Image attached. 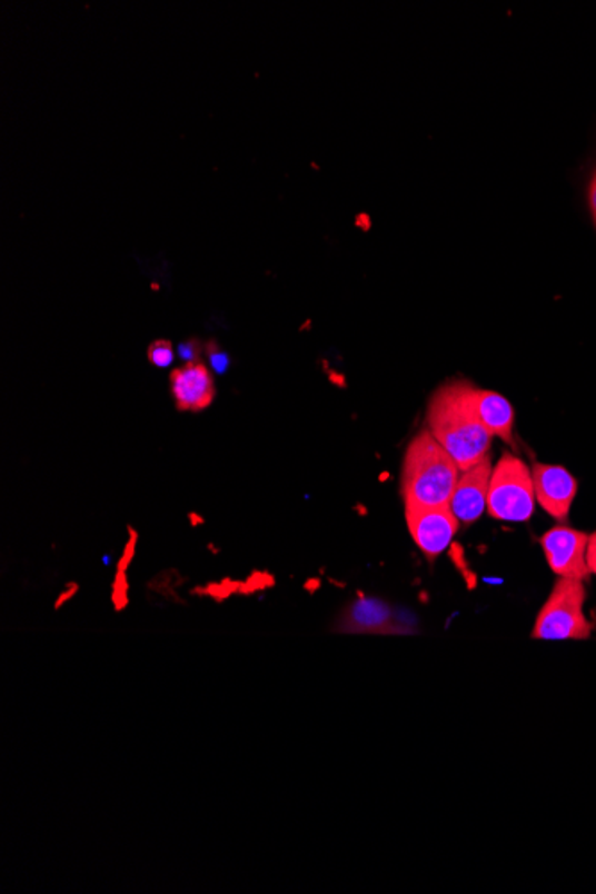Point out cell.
Here are the masks:
<instances>
[{
	"mask_svg": "<svg viewBox=\"0 0 596 894\" xmlns=\"http://www.w3.org/2000/svg\"><path fill=\"white\" fill-rule=\"evenodd\" d=\"M475 389L468 380H450L436 389L427 407V430L461 471L483 461L491 448L493 436L475 407Z\"/></svg>",
	"mask_w": 596,
	"mask_h": 894,
	"instance_id": "1",
	"label": "cell"
},
{
	"mask_svg": "<svg viewBox=\"0 0 596 894\" xmlns=\"http://www.w3.org/2000/svg\"><path fill=\"white\" fill-rule=\"evenodd\" d=\"M459 477L461 468L433 434L429 430L416 434L404 459L403 497L406 507L448 506Z\"/></svg>",
	"mask_w": 596,
	"mask_h": 894,
	"instance_id": "2",
	"label": "cell"
},
{
	"mask_svg": "<svg viewBox=\"0 0 596 894\" xmlns=\"http://www.w3.org/2000/svg\"><path fill=\"white\" fill-rule=\"evenodd\" d=\"M534 507L536 491L533 470L519 457L504 454L493 468L486 510L491 518L522 524L533 518Z\"/></svg>",
	"mask_w": 596,
	"mask_h": 894,
	"instance_id": "3",
	"label": "cell"
},
{
	"mask_svg": "<svg viewBox=\"0 0 596 894\" xmlns=\"http://www.w3.org/2000/svg\"><path fill=\"white\" fill-rule=\"evenodd\" d=\"M586 587L577 578L559 577L534 625L536 639H587L592 625L584 615Z\"/></svg>",
	"mask_w": 596,
	"mask_h": 894,
	"instance_id": "4",
	"label": "cell"
},
{
	"mask_svg": "<svg viewBox=\"0 0 596 894\" xmlns=\"http://www.w3.org/2000/svg\"><path fill=\"white\" fill-rule=\"evenodd\" d=\"M411 538L430 560L447 550L459 529V519L450 506L406 507Z\"/></svg>",
	"mask_w": 596,
	"mask_h": 894,
	"instance_id": "5",
	"label": "cell"
},
{
	"mask_svg": "<svg viewBox=\"0 0 596 894\" xmlns=\"http://www.w3.org/2000/svg\"><path fill=\"white\" fill-rule=\"evenodd\" d=\"M587 542L589 536L566 525H557L542 538V547L547 556L548 566L559 577L587 580L589 568L586 563Z\"/></svg>",
	"mask_w": 596,
	"mask_h": 894,
	"instance_id": "6",
	"label": "cell"
},
{
	"mask_svg": "<svg viewBox=\"0 0 596 894\" xmlns=\"http://www.w3.org/2000/svg\"><path fill=\"white\" fill-rule=\"evenodd\" d=\"M534 491L539 506L547 510L552 518H568L569 509L577 495L578 484L574 475L557 465L533 466Z\"/></svg>",
	"mask_w": 596,
	"mask_h": 894,
	"instance_id": "7",
	"label": "cell"
},
{
	"mask_svg": "<svg viewBox=\"0 0 596 894\" xmlns=\"http://www.w3.org/2000/svg\"><path fill=\"white\" fill-rule=\"evenodd\" d=\"M491 474L493 465L489 456L471 466L470 470L461 471L448 506L463 524H474L486 510Z\"/></svg>",
	"mask_w": 596,
	"mask_h": 894,
	"instance_id": "8",
	"label": "cell"
},
{
	"mask_svg": "<svg viewBox=\"0 0 596 894\" xmlns=\"http://www.w3.org/2000/svg\"><path fill=\"white\" fill-rule=\"evenodd\" d=\"M170 388L181 411H202L211 406L215 398V383L208 366L202 362H188L173 370L170 376Z\"/></svg>",
	"mask_w": 596,
	"mask_h": 894,
	"instance_id": "9",
	"label": "cell"
},
{
	"mask_svg": "<svg viewBox=\"0 0 596 894\" xmlns=\"http://www.w3.org/2000/svg\"><path fill=\"white\" fill-rule=\"evenodd\" d=\"M475 407L480 421L491 436L513 443L515 427V409L507 398L491 389H475Z\"/></svg>",
	"mask_w": 596,
	"mask_h": 894,
	"instance_id": "10",
	"label": "cell"
},
{
	"mask_svg": "<svg viewBox=\"0 0 596 894\" xmlns=\"http://www.w3.org/2000/svg\"><path fill=\"white\" fill-rule=\"evenodd\" d=\"M389 622L391 613L385 602L362 598L347 610L341 628L347 633H380L386 630Z\"/></svg>",
	"mask_w": 596,
	"mask_h": 894,
	"instance_id": "11",
	"label": "cell"
},
{
	"mask_svg": "<svg viewBox=\"0 0 596 894\" xmlns=\"http://www.w3.org/2000/svg\"><path fill=\"white\" fill-rule=\"evenodd\" d=\"M147 356H149V361L158 366V368H168V366L172 365L176 354H173L172 344H170V341H167V339H158L155 344H150Z\"/></svg>",
	"mask_w": 596,
	"mask_h": 894,
	"instance_id": "12",
	"label": "cell"
},
{
	"mask_svg": "<svg viewBox=\"0 0 596 894\" xmlns=\"http://www.w3.org/2000/svg\"><path fill=\"white\" fill-rule=\"evenodd\" d=\"M206 354H208L209 365H211L212 370L218 376H224L229 371L231 368V356L217 344V341H209L206 347H203Z\"/></svg>",
	"mask_w": 596,
	"mask_h": 894,
	"instance_id": "13",
	"label": "cell"
},
{
	"mask_svg": "<svg viewBox=\"0 0 596 894\" xmlns=\"http://www.w3.org/2000/svg\"><path fill=\"white\" fill-rule=\"evenodd\" d=\"M202 350L203 347L199 339H188V341L177 347V354H179V357H181L186 365H188V362H199Z\"/></svg>",
	"mask_w": 596,
	"mask_h": 894,
	"instance_id": "14",
	"label": "cell"
},
{
	"mask_svg": "<svg viewBox=\"0 0 596 894\" xmlns=\"http://www.w3.org/2000/svg\"><path fill=\"white\" fill-rule=\"evenodd\" d=\"M586 563L589 572L596 574V533H593L587 542Z\"/></svg>",
	"mask_w": 596,
	"mask_h": 894,
	"instance_id": "15",
	"label": "cell"
},
{
	"mask_svg": "<svg viewBox=\"0 0 596 894\" xmlns=\"http://www.w3.org/2000/svg\"><path fill=\"white\" fill-rule=\"evenodd\" d=\"M587 200H589V209H592L593 220L596 226V170L593 173L592 182H589V190H587Z\"/></svg>",
	"mask_w": 596,
	"mask_h": 894,
	"instance_id": "16",
	"label": "cell"
}]
</instances>
